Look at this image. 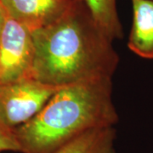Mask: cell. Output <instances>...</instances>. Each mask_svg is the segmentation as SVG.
I'll use <instances>...</instances> for the list:
<instances>
[{
	"instance_id": "8992f818",
	"label": "cell",
	"mask_w": 153,
	"mask_h": 153,
	"mask_svg": "<svg viewBox=\"0 0 153 153\" xmlns=\"http://www.w3.org/2000/svg\"><path fill=\"white\" fill-rule=\"evenodd\" d=\"M133 23L128 46L138 56L153 60V2L132 0Z\"/></svg>"
},
{
	"instance_id": "6da1fadb",
	"label": "cell",
	"mask_w": 153,
	"mask_h": 153,
	"mask_svg": "<svg viewBox=\"0 0 153 153\" xmlns=\"http://www.w3.org/2000/svg\"><path fill=\"white\" fill-rule=\"evenodd\" d=\"M35 57L33 77L63 87L111 77L119 63L112 41L105 36L82 0H76L53 24L32 32Z\"/></svg>"
},
{
	"instance_id": "5b68a950",
	"label": "cell",
	"mask_w": 153,
	"mask_h": 153,
	"mask_svg": "<svg viewBox=\"0 0 153 153\" xmlns=\"http://www.w3.org/2000/svg\"><path fill=\"white\" fill-rule=\"evenodd\" d=\"M75 2L76 0H0L7 16L31 32L58 21Z\"/></svg>"
},
{
	"instance_id": "8fae6325",
	"label": "cell",
	"mask_w": 153,
	"mask_h": 153,
	"mask_svg": "<svg viewBox=\"0 0 153 153\" xmlns=\"http://www.w3.org/2000/svg\"><path fill=\"white\" fill-rule=\"evenodd\" d=\"M150 1H152V2H153V0H150Z\"/></svg>"
},
{
	"instance_id": "52a82bcc",
	"label": "cell",
	"mask_w": 153,
	"mask_h": 153,
	"mask_svg": "<svg viewBox=\"0 0 153 153\" xmlns=\"http://www.w3.org/2000/svg\"><path fill=\"white\" fill-rule=\"evenodd\" d=\"M114 127L92 129L77 137L54 153H116Z\"/></svg>"
},
{
	"instance_id": "9c48e42d",
	"label": "cell",
	"mask_w": 153,
	"mask_h": 153,
	"mask_svg": "<svg viewBox=\"0 0 153 153\" xmlns=\"http://www.w3.org/2000/svg\"><path fill=\"white\" fill-rule=\"evenodd\" d=\"M7 151L21 152V147L16 136L15 129L0 120V153Z\"/></svg>"
},
{
	"instance_id": "ba28073f",
	"label": "cell",
	"mask_w": 153,
	"mask_h": 153,
	"mask_svg": "<svg viewBox=\"0 0 153 153\" xmlns=\"http://www.w3.org/2000/svg\"><path fill=\"white\" fill-rule=\"evenodd\" d=\"M94 22L111 41L121 39L123 32L117 15L116 0H82Z\"/></svg>"
},
{
	"instance_id": "277c9868",
	"label": "cell",
	"mask_w": 153,
	"mask_h": 153,
	"mask_svg": "<svg viewBox=\"0 0 153 153\" xmlns=\"http://www.w3.org/2000/svg\"><path fill=\"white\" fill-rule=\"evenodd\" d=\"M34 57L32 32L7 16L0 36V84L33 77Z\"/></svg>"
},
{
	"instance_id": "7a4b0ae2",
	"label": "cell",
	"mask_w": 153,
	"mask_h": 153,
	"mask_svg": "<svg viewBox=\"0 0 153 153\" xmlns=\"http://www.w3.org/2000/svg\"><path fill=\"white\" fill-rule=\"evenodd\" d=\"M112 79L103 77L60 87L42 110L15 134L22 153H54L86 132L114 127Z\"/></svg>"
},
{
	"instance_id": "3957f363",
	"label": "cell",
	"mask_w": 153,
	"mask_h": 153,
	"mask_svg": "<svg viewBox=\"0 0 153 153\" xmlns=\"http://www.w3.org/2000/svg\"><path fill=\"white\" fill-rule=\"evenodd\" d=\"M60 87L25 78L0 84V120L11 128L31 120Z\"/></svg>"
},
{
	"instance_id": "30bf717a",
	"label": "cell",
	"mask_w": 153,
	"mask_h": 153,
	"mask_svg": "<svg viewBox=\"0 0 153 153\" xmlns=\"http://www.w3.org/2000/svg\"><path fill=\"white\" fill-rule=\"evenodd\" d=\"M6 19H7V14H6L4 9L3 8L2 4H0V36H1V33L3 32V29L4 27Z\"/></svg>"
}]
</instances>
